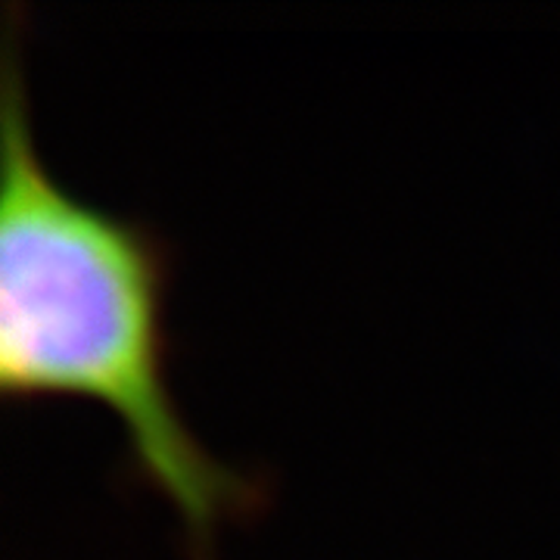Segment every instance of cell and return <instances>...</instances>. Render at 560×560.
I'll use <instances>...</instances> for the list:
<instances>
[{"label": "cell", "instance_id": "cell-1", "mask_svg": "<svg viewBox=\"0 0 560 560\" xmlns=\"http://www.w3.org/2000/svg\"><path fill=\"white\" fill-rule=\"evenodd\" d=\"M172 249L147 221L69 190L40 160L16 22L3 44L0 187V393L7 401L72 396L119 420L128 470L178 514L197 560L221 523L265 504V482L219 460L172 393L165 296Z\"/></svg>", "mask_w": 560, "mask_h": 560}]
</instances>
